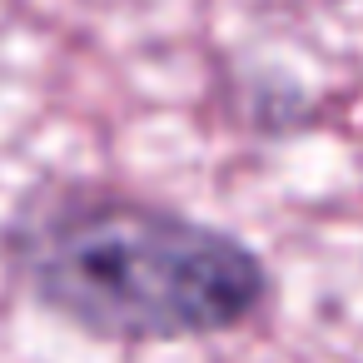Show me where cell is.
Wrapping results in <instances>:
<instances>
[{"label":"cell","instance_id":"1","mask_svg":"<svg viewBox=\"0 0 363 363\" xmlns=\"http://www.w3.org/2000/svg\"><path fill=\"white\" fill-rule=\"evenodd\" d=\"M26 294L95 338L179 343L234 333L269 303V264L254 244L179 209L45 184L6 229Z\"/></svg>","mask_w":363,"mask_h":363}]
</instances>
